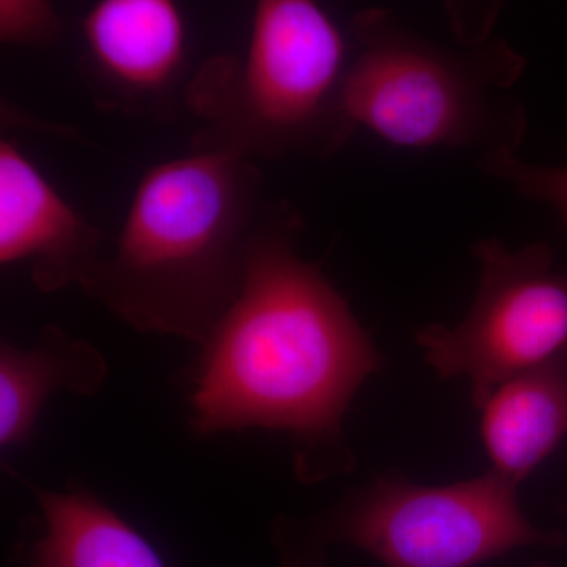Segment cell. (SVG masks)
Returning <instances> with one entry per match:
<instances>
[{"mask_svg": "<svg viewBox=\"0 0 567 567\" xmlns=\"http://www.w3.org/2000/svg\"><path fill=\"white\" fill-rule=\"evenodd\" d=\"M300 219L265 205L244 286L203 346L194 371V431L289 432L306 481L352 468L342 417L382 354L319 265L295 246Z\"/></svg>", "mask_w": 567, "mask_h": 567, "instance_id": "1", "label": "cell"}, {"mask_svg": "<svg viewBox=\"0 0 567 567\" xmlns=\"http://www.w3.org/2000/svg\"><path fill=\"white\" fill-rule=\"evenodd\" d=\"M262 185L254 159L197 134L142 175L117 245L80 286L141 333L203 347L244 286Z\"/></svg>", "mask_w": 567, "mask_h": 567, "instance_id": "2", "label": "cell"}, {"mask_svg": "<svg viewBox=\"0 0 567 567\" xmlns=\"http://www.w3.org/2000/svg\"><path fill=\"white\" fill-rule=\"evenodd\" d=\"M350 59L319 3L262 0L245 51L205 62L185 102L207 123L200 136L248 158H324L357 130L344 107Z\"/></svg>", "mask_w": 567, "mask_h": 567, "instance_id": "3", "label": "cell"}, {"mask_svg": "<svg viewBox=\"0 0 567 567\" xmlns=\"http://www.w3.org/2000/svg\"><path fill=\"white\" fill-rule=\"evenodd\" d=\"M352 31L344 107L354 128L395 147L516 152L527 117L509 91L524 59L506 41L450 50L383 10L358 13Z\"/></svg>", "mask_w": 567, "mask_h": 567, "instance_id": "4", "label": "cell"}, {"mask_svg": "<svg viewBox=\"0 0 567 567\" xmlns=\"http://www.w3.org/2000/svg\"><path fill=\"white\" fill-rule=\"evenodd\" d=\"M275 536L350 544L388 567H476L514 548L565 543L561 533L536 528L517 487L492 470L442 487L385 473L308 524L282 517Z\"/></svg>", "mask_w": 567, "mask_h": 567, "instance_id": "5", "label": "cell"}, {"mask_svg": "<svg viewBox=\"0 0 567 567\" xmlns=\"http://www.w3.org/2000/svg\"><path fill=\"white\" fill-rule=\"evenodd\" d=\"M473 252L481 281L472 311L456 327L421 328L415 341L436 375L470 380L483 410L503 383L567 346V270L540 244L511 249L488 238Z\"/></svg>", "mask_w": 567, "mask_h": 567, "instance_id": "6", "label": "cell"}, {"mask_svg": "<svg viewBox=\"0 0 567 567\" xmlns=\"http://www.w3.org/2000/svg\"><path fill=\"white\" fill-rule=\"evenodd\" d=\"M82 74L99 106L173 107L186 63V21L173 0H102L81 21Z\"/></svg>", "mask_w": 567, "mask_h": 567, "instance_id": "7", "label": "cell"}, {"mask_svg": "<svg viewBox=\"0 0 567 567\" xmlns=\"http://www.w3.org/2000/svg\"><path fill=\"white\" fill-rule=\"evenodd\" d=\"M103 240L13 141L0 142L2 267L29 265L41 292H55L91 274Z\"/></svg>", "mask_w": 567, "mask_h": 567, "instance_id": "8", "label": "cell"}, {"mask_svg": "<svg viewBox=\"0 0 567 567\" xmlns=\"http://www.w3.org/2000/svg\"><path fill=\"white\" fill-rule=\"evenodd\" d=\"M567 436V346L503 383L483 409L492 472L518 484Z\"/></svg>", "mask_w": 567, "mask_h": 567, "instance_id": "9", "label": "cell"}, {"mask_svg": "<svg viewBox=\"0 0 567 567\" xmlns=\"http://www.w3.org/2000/svg\"><path fill=\"white\" fill-rule=\"evenodd\" d=\"M107 365L91 342L48 324L31 347H0V443L20 445L32 434L44 402L55 391L92 395L103 386Z\"/></svg>", "mask_w": 567, "mask_h": 567, "instance_id": "10", "label": "cell"}, {"mask_svg": "<svg viewBox=\"0 0 567 567\" xmlns=\"http://www.w3.org/2000/svg\"><path fill=\"white\" fill-rule=\"evenodd\" d=\"M32 491L44 535L29 567H166L144 536L89 492Z\"/></svg>", "mask_w": 567, "mask_h": 567, "instance_id": "11", "label": "cell"}, {"mask_svg": "<svg viewBox=\"0 0 567 567\" xmlns=\"http://www.w3.org/2000/svg\"><path fill=\"white\" fill-rule=\"evenodd\" d=\"M481 158L483 171L511 183L522 196L550 205L567 227V166L522 162L514 151L492 152Z\"/></svg>", "mask_w": 567, "mask_h": 567, "instance_id": "12", "label": "cell"}, {"mask_svg": "<svg viewBox=\"0 0 567 567\" xmlns=\"http://www.w3.org/2000/svg\"><path fill=\"white\" fill-rule=\"evenodd\" d=\"M63 21L48 0H0V40L22 48H47L58 43Z\"/></svg>", "mask_w": 567, "mask_h": 567, "instance_id": "13", "label": "cell"}, {"mask_svg": "<svg viewBox=\"0 0 567 567\" xmlns=\"http://www.w3.org/2000/svg\"><path fill=\"white\" fill-rule=\"evenodd\" d=\"M532 567H551V566L543 565V563H540V565H535V566H532Z\"/></svg>", "mask_w": 567, "mask_h": 567, "instance_id": "14", "label": "cell"}]
</instances>
